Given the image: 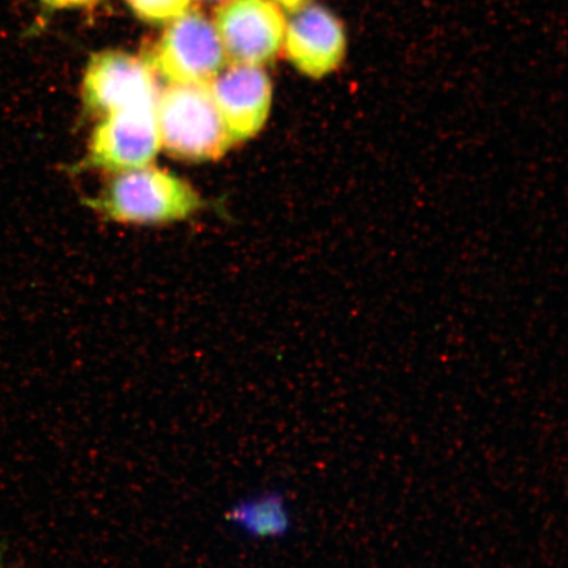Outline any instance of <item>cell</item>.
Masks as SVG:
<instances>
[{
    "mask_svg": "<svg viewBox=\"0 0 568 568\" xmlns=\"http://www.w3.org/2000/svg\"><path fill=\"white\" fill-rule=\"evenodd\" d=\"M213 26L226 59L262 68L282 52L287 21L272 0H229L219 7Z\"/></svg>",
    "mask_w": 568,
    "mask_h": 568,
    "instance_id": "cell-5",
    "label": "cell"
},
{
    "mask_svg": "<svg viewBox=\"0 0 568 568\" xmlns=\"http://www.w3.org/2000/svg\"><path fill=\"white\" fill-rule=\"evenodd\" d=\"M209 90L233 145L257 136L273 103V84L264 69L233 63L220 71Z\"/></svg>",
    "mask_w": 568,
    "mask_h": 568,
    "instance_id": "cell-8",
    "label": "cell"
},
{
    "mask_svg": "<svg viewBox=\"0 0 568 568\" xmlns=\"http://www.w3.org/2000/svg\"><path fill=\"white\" fill-rule=\"evenodd\" d=\"M159 94L153 69L146 61L128 53L94 54L84 71L83 103L99 116L128 106L155 104Z\"/></svg>",
    "mask_w": 568,
    "mask_h": 568,
    "instance_id": "cell-6",
    "label": "cell"
},
{
    "mask_svg": "<svg viewBox=\"0 0 568 568\" xmlns=\"http://www.w3.org/2000/svg\"><path fill=\"white\" fill-rule=\"evenodd\" d=\"M48 6L54 9H71V7L88 6L97 2V0H42Z\"/></svg>",
    "mask_w": 568,
    "mask_h": 568,
    "instance_id": "cell-12",
    "label": "cell"
},
{
    "mask_svg": "<svg viewBox=\"0 0 568 568\" xmlns=\"http://www.w3.org/2000/svg\"><path fill=\"white\" fill-rule=\"evenodd\" d=\"M155 120L161 148L178 160L215 161L233 145L209 87L170 84L160 91Z\"/></svg>",
    "mask_w": 568,
    "mask_h": 568,
    "instance_id": "cell-2",
    "label": "cell"
},
{
    "mask_svg": "<svg viewBox=\"0 0 568 568\" xmlns=\"http://www.w3.org/2000/svg\"><path fill=\"white\" fill-rule=\"evenodd\" d=\"M161 149L155 104L128 106L102 116L91 134L84 165L123 173L152 165Z\"/></svg>",
    "mask_w": 568,
    "mask_h": 568,
    "instance_id": "cell-4",
    "label": "cell"
},
{
    "mask_svg": "<svg viewBox=\"0 0 568 568\" xmlns=\"http://www.w3.org/2000/svg\"><path fill=\"white\" fill-rule=\"evenodd\" d=\"M272 2L278 6L282 11L295 13L311 4L312 0H272Z\"/></svg>",
    "mask_w": 568,
    "mask_h": 568,
    "instance_id": "cell-11",
    "label": "cell"
},
{
    "mask_svg": "<svg viewBox=\"0 0 568 568\" xmlns=\"http://www.w3.org/2000/svg\"><path fill=\"white\" fill-rule=\"evenodd\" d=\"M112 175L104 189L89 199L90 207L111 222L138 225L182 222L205 205L187 181L153 163Z\"/></svg>",
    "mask_w": 568,
    "mask_h": 568,
    "instance_id": "cell-1",
    "label": "cell"
},
{
    "mask_svg": "<svg viewBox=\"0 0 568 568\" xmlns=\"http://www.w3.org/2000/svg\"><path fill=\"white\" fill-rule=\"evenodd\" d=\"M225 517L232 527L258 541L286 538L294 528L287 497L278 489L246 497L234 504Z\"/></svg>",
    "mask_w": 568,
    "mask_h": 568,
    "instance_id": "cell-9",
    "label": "cell"
},
{
    "mask_svg": "<svg viewBox=\"0 0 568 568\" xmlns=\"http://www.w3.org/2000/svg\"><path fill=\"white\" fill-rule=\"evenodd\" d=\"M138 18L146 23H172L190 10L191 0H126Z\"/></svg>",
    "mask_w": 568,
    "mask_h": 568,
    "instance_id": "cell-10",
    "label": "cell"
},
{
    "mask_svg": "<svg viewBox=\"0 0 568 568\" xmlns=\"http://www.w3.org/2000/svg\"><path fill=\"white\" fill-rule=\"evenodd\" d=\"M283 49L301 74L322 80L336 73L346 59L345 26L335 12L311 3L287 23Z\"/></svg>",
    "mask_w": 568,
    "mask_h": 568,
    "instance_id": "cell-7",
    "label": "cell"
},
{
    "mask_svg": "<svg viewBox=\"0 0 568 568\" xmlns=\"http://www.w3.org/2000/svg\"><path fill=\"white\" fill-rule=\"evenodd\" d=\"M203 2H213V3H225L229 2V0H203Z\"/></svg>",
    "mask_w": 568,
    "mask_h": 568,
    "instance_id": "cell-13",
    "label": "cell"
},
{
    "mask_svg": "<svg viewBox=\"0 0 568 568\" xmlns=\"http://www.w3.org/2000/svg\"><path fill=\"white\" fill-rule=\"evenodd\" d=\"M170 84L209 87L226 55L215 26L197 11L172 21L146 61Z\"/></svg>",
    "mask_w": 568,
    "mask_h": 568,
    "instance_id": "cell-3",
    "label": "cell"
}]
</instances>
